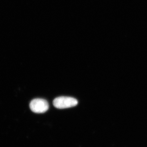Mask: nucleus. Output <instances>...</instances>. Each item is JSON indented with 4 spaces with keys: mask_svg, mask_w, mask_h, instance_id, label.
<instances>
[{
    "mask_svg": "<svg viewBox=\"0 0 147 147\" xmlns=\"http://www.w3.org/2000/svg\"><path fill=\"white\" fill-rule=\"evenodd\" d=\"M78 100L76 98L67 96H61L56 98L53 100V105L58 109H64L74 107L78 104Z\"/></svg>",
    "mask_w": 147,
    "mask_h": 147,
    "instance_id": "1",
    "label": "nucleus"
},
{
    "mask_svg": "<svg viewBox=\"0 0 147 147\" xmlns=\"http://www.w3.org/2000/svg\"><path fill=\"white\" fill-rule=\"evenodd\" d=\"M30 108L33 112L36 113H45L49 109V104L47 100L42 98H36L30 103Z\"/></svg>",
    "mask_w": 147,
    "mask_h": 147,
    "instance_id": "2",
    "label": "nucleus"
}]
</instances>
